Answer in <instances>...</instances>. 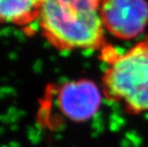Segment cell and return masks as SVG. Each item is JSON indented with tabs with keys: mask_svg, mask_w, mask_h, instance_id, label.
I'll use <instances>...</instances> for the list:
<instances>
[{
	"mask_svg": "<svg viewBox=\"0 0 148 147\" xmlns=\"http://www.w3.org/2000/svg\"><path fill=\"white\" fill-rule=\"evenodd\" d=\"M43 0H0V23L18 26L38 19Z\"/></svg>",
	"mask_w": 148,
	"mask_h": 147,
	"instance_id": "5",
	"label": "cell"
},
{
	"mask_svg": "<svg viewBox=\"0 0 148 147\" xmlns=\"http://www.w3.org/2000/svg\"><path fill=\"white\" fill-rule=\"evenodd\" d=\"M101 18L107 34L121 40L137 39L148 27V2L102 0Z\"/></svg>",
	"mask_w": 148,
	"mask_h": 147,
	"instance_id": "4",
	"label": "cell"
},
{
	"mask_svg": "<svg viewBox=\"0 0 148 147\" xmlns=\"http://www.w3.org/2000/svg\"><path fill=\"white\" fill-rule=\"evenodd\" d=\"M102 0H43L38 23L60 51H102L109 44L101 18Z\"/></svg>",
	"mask_w": 148,
	"mask_h": 147,
	"instance_id": "1",
	"label": "cell"
},
{
	"mask_svg": "<svg viewBox=\"0 0 148 147\" xmlns=\"http://www.w3.org/2000/svg\"><path fill=\"white\" fill-rule=\"evenodd\" d=\"M52 95L59 114L77 124L95 118L105 99L100 84L89 79L66 81L53 87Z\"/></svg>",
	"mask_w": 148,
	"mask_h": 147,
	"instance_id": "3",
	"label": "cell"
},
{
	"mask_svg": "<svg viewBox=\"0 0 148 147\" xmlns=\"http://www.w3.org/2000/svg\"><path fill=\"white\" fill-rule=\"evenodd\" d=\"M105 68L100 79L106 101L125 114H148V37L119 53L109 45L100 51Z\"/></svg>",
	"mask_w": 148,
	"mask_h": 147,
	"instance_id": "2",
	"label": "cell"
}]
</instances>
